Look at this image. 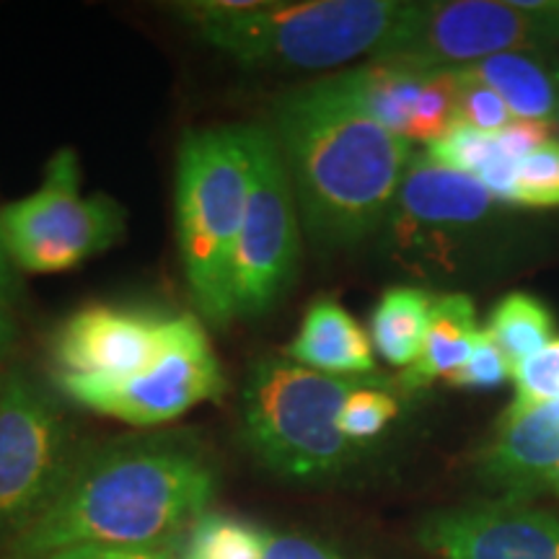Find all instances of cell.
I'll return each instance as SVG.
<instances>
[{"label":"cell","mask_w":559,"mask_h":559,"mask_svg":"<svg viewBox=\"0 0 559 559\" xmlns=\"http://www.w3.org/2000/svg\"><path fill=\"white\" fill-rule=\"evenodd\" d=\"M360 381L362 376L319 373L285 355H264L243 383V449L277 477H337L362 451L340 430L342 404Z\"/></svg>","instance_id":"5b68a950"},{"label":"cell","mask_w":559,"mask_h":559,"mask_svg":"<svg viewBox=\"0 0 559 559\" xmlns=\"http://www.w3.org/2000/svg\"><path fill=\"white\" fill-rule=\"evenodd\" d=\"M300 260V215L272 130L254 128V164L247 215L230 272V311L257 319L275 309L296 280Z\"/></svg>","instance_id":"30bf717a"},{"label":"cell","mask_w":559,"mask_h":559,"mask_svg":"<svg viewBox=\"0 0 559 559\" xmlns=\"http://www.w3.org/2000/svg\"><path fill=\"white\" fill-rule=\"evenodd\" d=\"M55 383L79 407L138 428L166 425L198 404L218 402L226 394L218 355L210 345L205 324L192 313H179L169 347L143 373L130 379L60 376Z\"/></svg>","instance_id":"9c48e42d"},{"label":"cell","mask_w":559,"mask_h":559,"mask_svg":"<svg viewBox=\"0 0 559 559\" xmlns=\"http://www.w3.org/2000/svg\"><path fill=\"white\" fill-rule=\"evenodd\" d=\"M407 5L402 0H210L179 3L174 13L239 66L332 70L358 58H381Z\"/></svg>","instance_id":"3957f363"},{"label":"cell","mask_w":559,"mask_h":559,"mask_svg":"<svg viewBox=\"0 0 559 559\" xmlns=\"http://www.w3.org/2000/svg\"><path fill=\"white\" fill-rule=\"evenodd\" d=\"M479 332L477 309H474V300L469 296L445 293V296L432 300L423 353H419L415 366L402 370L400 386L404 391H417L430 386L438 379H449L472 358Z\"/></svg>","instance_id":"e0dca14e"},{"label":"cell","mask_w":559,"mask_h":559,"mask_svg":"<svg viewBox=\"0 0 559 559\" xmlns=\"http://www.w3.org/2000/svg\"><path fill=\"white\" fill-rule=\"evenodd\" d=\"M251 164V124L192 130L181 138L177 156L181 270L200 317L215 326L234 321L230 272L247 215Z\"/></svg>","instance_id":"277c9868"},{"label":"cell","mask_w":559,"mask_h":559,"mask_svg":"<svg viewBox=\"0 0 559 559\" xmlns=\"http://www.w3.org/2000/svg\"><path fill=\"white\" fill-rule=\"evenodd\" d=\"M498 200L477 177L415 153L389 213V228L400 247L412 249L436 236H453L477 228L492 215Z\"/></svg>","instance_id":"4fadbf2b"},{"label":"cell","mask_w":559,"mask_h":559,"mask_svg":"<svg viewBox=\"0 0 559 559\" xmlns=\"http://www.w3.org/2000/svg\"><path fill=\"white\" fill-rule=\"evenodd\" d=\"M459 122V79L453 68H436L425 81L419 99L412 111L407 140L432 143L443 138Z\"/></svg>","instance_id":"7402d4cb"},{"label":"cell","mask_w":559,"mask_h":559,"mask_svg":"<svg viewBox=\"0 0 559 559\" xmlns=\"http://www.w3.org/2000/svg\"><path fill=\"white\" fill-rule=\"evenodd\" d=\"M555 79H557V111H555V130H557V143H559V58H555Z\"/></svg>","instance_id":"d6a6232c"},{"label":"cell","mask_w":559,"mask_h":559,"mask_svg":"<svg viewBox=\"0 0 559 559\" xmlns=\"http://www.w3.org/2000/svg\"><path fill=\"white\" fill-rule=\"evenodd\" d=\"M456 70L459 79V122L469 124V128L487 132V135H498L515 120L510 115L508 104L495 94L485 83L466 75L461 68Z\"/></svg>","instance_id":"4316f807"},{"label":"cell","mask_w":559,"mask_h":559,"mask_svg":"<svg viewBox=\"0 0 559 559\" xmlns=\"http://www.w3.org/2000/svg\"><path fill=\"white\" fill-rule=\"evenodd\" d=\"M267 531L226 513H210L190 528L179 559H262Z\"/></svg>","instance_id":"44dd1931"},{"label":"cell","mask_w":559,"mask_h":559,"mask_svg":"<svg viewBox=\"0 0 559 559\" xmlns=\"http://www.w3.org/2000/svg\"><path fill=\"white\" fill-rule=\"evenodd\" d=\"M272 122L313 247H355L386 223L415 153L407 138L376 122L337 75L285 94Z\"/></svg>","instance_id":"7a4b0ae2"},{"label":"cell","mask_w":559,"mask_h":559,"mask_svg":"<svg viewBox=\"0 0 559 559\" xmlns=\"http://www.w3.org/2000/svg\"><path fill=\"white\" fill-rule=\"evenodd\" d=\"M428 290L396 285L383 293L370 313V342L389 366L407 370L423 353L432 311Z\"/></svg>","instance_id":"d6986e66"},{"label":"cell","mask_w":559,"mask_h":559,"mask_svg":"<svg viewBox=\"0 0 559 559\" xmlns=\"http://www.w3.org/2000/svg\"><path fill=\"white\" fill-rule=\"evenodd\" d=\"M417 539L440 559H559V519L500 500L438 510Z\"/></svg>","instance_id":"7c38bea8"},{"label":"cell","mask_w":559,"mask_h":559,"mask_svg":"<svg viewBox=\"0 0 559 559\" xmlns=\"http://www.w3.org/2000/svg\"><path fill=\"white\" fill-rule=\"evenodd\" d=\"M495 151H498V138L474 130L464 122H456L443 138L432 140L425 153L438 164L449 166V169L477 177L487 166V160L495 156Z\"/></svg>","instance_id":"484cf974"},{"label":"cell","mask_w":559,"mask_h":559,"mask_svg":"<svg viewBox=\"0 0 559 559\" xmlns=\"http://www.w3.org/2000/svg\"><path fill=\"white\" fill-rule=\"evenodd\" d=\"M515 396L502 415H523V412L559 402V337L547 347L523 360L513 370Z\"/></svg>","instance_id":"cb8c5ba5"},{"label":"cell","mask_w":559,"mask_h":559,"mask_svg":"<svg viewBox=\"0 0 559 559\" xmlns=\"http://www.w3.org/2000/svg\"><path fill=\"white\" fill-rule=\"evenodd\" d=\"M485 332L502 349L510 366L519 368L555 340V317L539 298L510 293L489 313Z\"/></svg>","instance_id":"ffe728a7"},{"label":"cell","mask_w":559,"mask_h":559,"mask_svg":"<svg viewBox=\"0 0 559 559\" xmlns=\"http://www.w3.org/2000/svg\"><path fill=\"white\" fill-rule=\"evenodd\" d=\"M3 239L19 272L52 275L115 247L124 234V210L107 194H81L75 151L47 160L37 192L0 210Z\"/></svg>","instance_id":"8992f818"},{"label":"cell","mask_w":559,"mask_h":559,"mask_svg":"<svg viewBox=\"0 0 559 559\" xmlns=\"http://www.w3.org/2000/svg\"><path fill=\"white\" fill-rule=\"evenodd\" d=\"M559 47L555 0H432L409 3L381 58L425 68H464L502 52Z\"/></svg>","instance_id":"52a82bcc"},{"label":"cell","mask_w":559,"mask_h":559,"mask_svg":"<svg viewBox=\"0 0 559 559\" xmlns=\"http://www.w3.org/2000/svg\"><path fill=\"white\" fill-rule=\"evenodd\" d=\"M396 415H400V402L386 391V383L362 379L342 404L340 430L362 449L368 440L379 438L394 423Z\"/></svg>","instance_id":"603a6c76"},{"label":"cell","mask_w":559,"mask_h":559,"mask_svg":"<svg viewBox=\"0 0 559 559\" xmlns=\"http://www.w3.org/2000/svg\"><path fill=\"white\" fill-rule=\"evenodd\" d=\"M47 559H179V549H148V547H104V544H81L55 551Z\"/></svg>","instance_id":"f546056e"},{"label":"cell","mask_w":559,"mask_h":559,"mask_svg":"<svg viewBox=\"0 0 559 559\" xmlns=\"http://www.w3.org/2000/svg\"><path fill=\"white\" fill-rule=\"evenodd\" d=\"M461 70L492 88L515 120L555 122L557 79L547 52H502Z\"/></svg>","instance_id":"ac0fdd59"},{"label":"cell","mask_w":559,"mask_h":559,"mask_svg":"<svg viewBox=\"0 0 559 559\" xmlns=\"http://www.w3.org/2000/svg\"><path fill=\"white\" fill-rule=\"evenodd\" d=\"M177 317L138 306L94 304L70 317L52 334V368L81 379H130L151 368L169 347Z\"/></svg>","instance_id":"8fae6325"},{"label":"cell","mask_w":559,"mask_h":559,"mask_svg":"<svg viewBox=\"0 0 559 559\" xmlns=\"http://www.w3.org/2000/svg\"><path fill=\"white\" fill-rule=\"evenodd\" d=\"M21 296H24V285H21L19 267L13 264L9 247H5L3 223H0V304L3 306L19 304Z\"/></svg>","instance_id":"4dcf8cb0"},{"label":"cell","mask_w":559,"mask_h":559,"mask_svg":"<svg viewBox=\"0 0 559 559\" xmlns=\"http://www.w3.org/2000/svg\"><path fill=\"white\" fill-rule=\"evenodd\" d=\"M285 358L319 373L347 376V379H360V376L373 373L376 368L370 334L340 300L330 296L317 298L309 306Z\"/></svg>","instance_id":"9a60e30c"},{"label":"cell","mask_w":559,"mask_h":559,"mask_svg":"<svg viewBox=\"0 0 559 559\" xmlns=\"http://www.w3.org/2000/svg\"><path fill=\"white\" fill-rule=\"evenodd\" d=\"M11 345H13V324H11L9 311H5V306L0 304V358H5V353H9Z\"/></svg>","instance_id":"1f68e13d"},{"label":"cell","mask_w":559,"mask_h":559,"mask_svg":"<svg viewBox=\"0 0 559 559\" xmlns=\"http://www.w3.org/2000/svg\"><path fill=\"white\" fill-rule=\"evenodd\" d=\"M218 492V472L190 432L115 438L81 453L50 508L3 544V559L104 547L179 549Z\"/></svg>","instance_id":"6da1fadb"},{"label":"cell","mask_w":559,"mask_h":559,"mask_svg":"<svg viewBox=\"0 0 559 559\" xmlns=\"http://www.w3.org/2000/svg\"><path fill=\"white\" fill-rule=\"evenodd\" d=\"M262 559H345L324 544L298 534H267Z\"/></svg>","instance_id":"f1b7e54d"},{"label":"cell","mask_w":559,"mask_h":559,"mask_svg":"<svg viewBox=\"0 0 559 559\" xmlns=\"http://www.w3.org/2000/svg\"><path fill=\"white\" fill-rule=\"evenodd\" d=\"M477 464L479 477L500 489L502 500L523 502L551 489L559 477V402L502 415Z\"/></svg>","instance_id":"5bb4252c"},{"label":"cell","mask_w":559,"mask_h":559,"mask_svg":"<svg viewBox=\"0 0 559 559\" xmlns=\"http://www.w3.org/2000/svg\"><path fill=\"white\" fill-rule=\"evenodd\" d=\"M515 205L559 207V143L547 140L515 166Z\"/></svg>","instance_id":"d4e9b609"},{"label":"cell","mask_w":559,"mask_h":559,"mask_svg":"<svg viewBox=\"0 0 559 559\" xmlns=\"http://www.w3.org/2000/svg\"><path fill=\"white\" fill-rule=\"evenodd\" d=\"M432 70L436 68H425L402 58H373L362 66L342 70L337 79L376 122L407 138L419 91Z\"/></svg>","instance_id":"2e32d148"},{"label":"cell","mask_w":559,"mask_h":559,"mask_svg":"<svg viewBox=\"0 0 559 559\" xmlns=\"http://www.w3.org/2000/svg\"><path fill=\"white\" fill-rule=\"evenodd\" d=\"M513 370L515 368L510 366V360L502 355V349L495 345V340L481 330L472 358L445 381L456 389H495L513 381Z\"/></svg>","instance_id":"83f0119b"},{"label":"cell","mask_w":559,"mask_h":559,"mask_svg":"<svg viewBox=\"0 0 559 559\" xmlns=\"http://www.w3.org/2000/svg\"><path fill=\"white\" fill-rule=\"evenodd\" d=\"M73 432L55 396L29 376L0 381V536L37 521L75 464Z\"/></svg>","instance_id":"ba28073f"},{"label":"cell","mask_w":559,"mask_h":559,"mask_svg":"<svg viewBox=\"0 0 559 559\" xmlns=\"http://www.w3.org/2000/svg\"><path fill=\"white\" fill-rule=\"evenodd\" d=\"M549 492H555V495H557V498H559V477L555 479V485H551V489H549Z\"/></svg>","instance_id":"836d02e7"}]
</instances>
